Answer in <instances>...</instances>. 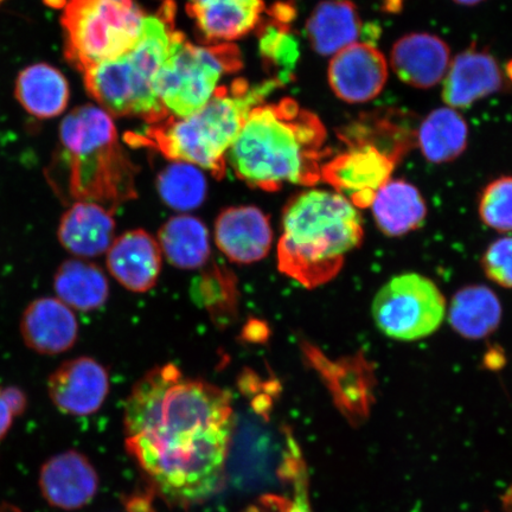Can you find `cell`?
<instances>
[{"mask_svg": "<svg viewBox=\"0 0 512 512\" xmlns=\"http://www.w3.org/2000/svg\"><path fill=\"white\" fill-rule=\"evenodd\" d=\"M272 241L270 219L259 208H228L215 222L216 245L236 264L249 265L264 259Z\"/></svg>", "mask_w": 512, "mask_h": 512, "instance_id": "cell-14", "label": "cell"}, {"mask_svg": "<svg viewBox=\"0 0 512 512\" xmlns=\"http://www.w3.org/2000/svg\"><path fill=\"white\" fill-rule=\"evenodd\" d=\"M162 249L145 230L119 236L107 251L108 271L127 290L143 293L156 285L162 271Z\"/></svg>", "mask_w": 512, "mask_h": 512, "instance_id": "cell-18", "label": "cell"}, {"mask_svg": "<svg viewBox=\"0 0 512 512\" xmlns=\"http://www.w3.org/2000/svg\"><path fill=\"white\" fill-rule=\"evenodd\" d=\"M15 418L16 416L10 405L9 389L0 386V440L8 435Z\"/></svg>", "mask_w": 512, "mask_h": 512, "instance_id": "cell-33", "label": "cell"}, {"mask_svg": "<svg viewBox=\"0 0 512 512\" xmlns=\"http://www.w3.org/2000/svg\"><path fill=\"white\" fill-rule=\"evenodd\" d=\"M175 12L174 0H165L157 14L145 17L136 47L83 73L87 92L106 113L150 125L169 118L158 99L156 79L176 31Z\"/></svg>", "mask_w": 512, "mask_h": 512, "instance_id": "cell-6", "label": "cell"}, {"mask_svg": "<svg viewBox=\"0 0 512 512\" xmlns=\"http://www.w3.org/2000/svg\"><path fill=\"white\" fill-rule=\"evenodd\" d=\"M293 14L292 6L279 4L274 11L275 22L268 24L261 34V54L274 67L277 73L275 80L280 85L292 78L299 57L298 43L288 28Z\"/></svg>", "mask_w": 512, "mask_h": 512, "instance_id": "cell-28", "label": "cell"}, {"mask_svg": "<svg viewBox=\"0 0 512 512\" xmlns=\"http://www.w3.org/2000/svg\"><path fill=\"white\" fill-rule=\"evenodd\" d=\"M38 485L50 507L75 511L85 508L98 494L99 476L82 453L67 451L43 464Z\"/></svg>", "mask_w": 512, "mask_h": 512, "instance_id": "cell-13", "label": "cell"}, {"mask_svg": "<svg viewBox=\"0 0 512 512\" xmlns=\"http://www.w3.org/2000/svg\"><path fill=\"white\" fill-rule=\"evenodd\" d=\"M51 8L59 9L66 6V0H44Z\"/></svg>", "mask_w": 512, "mask_h": 512, "instance_id": "cell-35", "label": "cell"}, {"mask_svg": "<svg viewBox=\"0 0 512 512\" xmlns=\"http://www.w3.org/2000/svg\"><path fill=\"white\" fill-rule=\"evenodd\" d=\"M370 207L377 226L388 236H402L421 226L427 207L420 191L401 179H390L376 192Z\"/></svg>", "mask_w": 512, "mask_h": 512, "instance_id": "cell-22", "label": "cell"}, {"mask_svg": "<svg viewBox=\"0 0 512 512\" xmlns=\"http://www.w3.org/2000/svg\"><path fill=\"white\" fill-rule=\"evenodd\" d=\"M16 96L25 111L37 118L50 119L66 111L69 86L60 70L38 63L19 74Z\"/></svg>", "mask_w": 512, "mask_h": 512, "instance_id": "cell-23", "label": "cell"}, {"mask_svg": "<svg viewBox=\"0 0 512 512\" xmlns=\"http://www.w3.org/2000/svg\"><path fill=\"white\" fill-rule=\"evenodd\" d=\"M502 306L494 292L485 286H467L453 297L448 320L465 338L488 337L501 323Z\"/></svg>", "mask_w": 512, "mask_h": 512, "instance_id": "cell-25", "label": "cell"}, {"mask_svg": "<svg viewBox=\"0 0 512 512\" xmlns=\"http://www.w3.org/2000/svg\"><path fill=\"white\" fill-rule=\"evenodd\" d=\"M371 315L384 335L413 342L440 328L446 316V300L431 279L405 273L382 286L371 306Z\"/></svg>", "mask_w": 512, "mask_h": 512, "instance_id": "cell-9", "label": "cell"}, {"mask_svg": "<svg viewBox=\"0 0 512 512\" xmlns=\"http://www.w3.org/2000/svg\"><path fill=\"white\" fill-rule=\"evenodd\" d=\"M479 214L486 226L512 232V177L499 178L486 187L480 198Z\"/></svg>", "mask_w": 512, "mask_h": 512, "instance_id": "cell-31", "label": "cell"}, {"mask_svg": "<svg viewBox=\"0 0 512 512\" xmlns=\"http://www.w3.org/2000/svg\"><path fill=\"white\" fill-rule=\"evenodd\" d=\"M326 130L296 101L253 108L227 153L236 177L249 187L278 191L286 184L313 187L322 179Z\"/></svg>", "mask_w": 512, "mask_h": 512, "instance_id": "cell-2", "label": "cell"}, {"mask_svg": "<svg viewBox=\"0 0 512 512\" xmlns=\"http://www.w3.org/2000/svg\"><path fill=\"white\" fill-rule=\"evenodd\" d=\"M240 67L239 50L232 44L198 47L176 30L156 79L160 104L171 118L189 117L213 98L224 74Z\"/></svg>", "mask_w": 512, "mask_h": 512, "instance_id": "cell-8", "label": "cell"}, {"mask_svg": "<svg viewBox=\"0 0 512 512\" xmlns=\"http://www.w3.org/2000/svg\"><path fill=\"white\" fill-rule=\"evenodd\" d=\"M188 14L209 42L238 40L258 25L262 0H188Z\"/></svg>", "mask_w": 512, "mask_h": 512, "instance_id": "cell-20", "label": "cell"}, {"mask_svg": "<svg viewBox=\"0 0 512 512\" xmlns=\"http://www.w3.org/2000/svg\"><path fill=\"white\" fill-rule=\"evenodd\" d=\"M113 214L98 203L70 204L61 217L57 239L67 252L82 259L105 254L115 240Z\"/></svg>", "mask_w": 512, "mask_h": 512, "instance_id": "cell-19", "label": "cell"}, {"mask_svg": "<svg viewBox=\"0 0 512 512\" xmlns=\"http://www.w3.org/2000/svg\"><path fill=\"white\" fill-rule=\"evenodd\" d=\"M503 503L505 509H507L508 512H512V486L507 492V494H505L503 498Z\"/></svg>", "mask_w": 512, "mask_h": 512, "instance_id": "cell-34", "label": "cell"}, {"mask_svg": "<svg viewBox=\"0 0 512 512\" xmlns=\"http://www.w3.org/2000/svg\"><path fill=\"white\" fill-rule=\"evenodd\" d=\"M328 78L337 98L347 104H366L386 86L388 62L370 43L356 42L332 56Z\"/></svg>", "mask_w": 512, "mask_h": 512, "instance_id": "cell-11", "label": "cell"}, {"mask_svg": "<svg viewBox=\"0 0 512 512\" xmlns=\"http://www.w3.org/2000/svg\"><path fill=\"white\" fill-rule=\"evenodd\" d=\"M158 243L170 264L182 270H197L209 259L208 229L196 217H172L160 228Z\"/></svg>", "mask_w": 512, "mask_h": 512, "instance_id": "cell-26", "label": "cell"}, {"mask_svg": "<svg viewBox=\"0 0 512 512\" xmlns=\"http://www.w3.org/2000/svg\"><path fill=\"white\" fill-rule=\"evenodd\" d=\"M145 15L134 0H69L61 23L67 61L86 73L137 46Z\"/></svg>", "mask_w": 512, "mask_h": 512, "instance_id": "cell-7", "label": "cell"}, {"mask_svg": "<svg viewBox=\"0 0 512 512\" xmlns=\"http://www.w3.org/2000/svg\"><path fill=\"white\" fill-rule=\"evenodd\" d=\"M157 188L165 204L172 209L194 210L206 201L207 181L198 166L174 162L157 179Z\"/></svg>", "mask_w": 512, "mask_h": 512, "instance_id": "cell-29", "label": "cell"}, {"mask_svg": "<svg viewBox=\"0 0 512 512\" xmlns=\"http://www.w3.org/2000/svg\"><path fill=\"white\" fill-rule=\"evenodd\" d=\"M361 31L360 12L351 0H325L306 24L312 48L323 56H334L358 42Z\"/></svg>", "mask_w": 512, "mask_h": 512, "instance_id": "cell-21", "label": "cell"}, {"mask_svg": "<svg viewBox=\"0 0 512 512\" xmlns=\"http://www.w3.org/2000/svg\"><path fill=\"white\" fill-rule=\"evenodd\" d=\"M110 392L107 370L91 357H78L61 364L48 380L51 402L60 412L88 416L99 411Z\"/></svg>", "mask_w": 512, "mask_h": 512, "instance_id": "cell-12", "label": "cell"}, {"mask_svg": "<svg viewBox=\"0 0 512 512\" xmlns=\"http://www.w3.org/2000/svg\"><path fill=\"white\" fill-rule=\"evenodd\" d=\"M483 267L494 283L512 288V238L492 243L484 255Z\"/></svg>", "mask_w": 512, "mask_h": 512, "instance_id": "cell-32", "label": "cell"}, {"mask_svg": "<svg viewBox=\"0 0 512 512\" xmlns=\"http://www.w3.org/2000/svg\"><path fill=\"white\" fill-rule=\"evenodd\" d=\"M19 330L30 350L55 356L74 347L79 324L73 310L59 298L43 297L35 299L24 310Z\"/></svg>", "mask_w": 512, "mask_h": 512, "instance_id": "cell-15", "label": "cell"}, {"mask_svg": "<svg viewBox=\"0 0 512 512\" xmlns=\"http://www.w3.org/2000/svg\"><path fill=\"white\" fill-rule=\"evenodd\" d=\"M124 426L128 453L166 501L190 505L220 489L234 432L227 390L165 364L134 384Z\"/></svg>", "mask_w": 512, "mask_h": 512, "instance_id": "cell-1", "label": "cell"}, {"mask_svg": "<svg viewBox=\"0 0 512 512\" xmlns=\"http://www.w3.org/2000/svg\"><path fill=\"white\" fill-rule=\"evenodd\" d=\"M44 175L64 206L93 202L115 210L138 196L137 166L119 143L111 115L92 105L63 119Z\"/></svg>", "mask_w": 512, "mask_h": 512, "instance_id": "cell-3", "label": "cell"}, {"mask_svg": "<svg viewBox=\"0 0 512 512\" xmlns=\"http://www.w3.org/2000/svg\"><path fill=\"white\" fill-rule=\"evenodd\" d=\"M396 160L375 145L349 144L348 151L324 163L322 179L356 208H367L376 192L390 181Z\"/></svg>", "mask_w": 512, "mask_h": 512, "instance_id": "cell-10", "label": "cell"}, {"mask_svg": "<svg viewBox=\"0 0 512 512\" xmlns=\"http://www.w3.org/2000/svg\"><path fill=\"white\" fill-rule=\"evenodd\" d=\"M503 72L489 51L475 46L451 61L443 80V99L454 110L469 107L503 88Z\"/></svg>", "mask_w": 512, "mask_h": 512, "instance_id": "cell-16", "label": "cell"}, {"mask_svg": "<svg viewBox=\"0 0 512 512\" xmlns=\"http://www.w3.org/2000/svg\"><path fill=\"white\" fill-rule=\"evenodd\" d=\"M285 475L292 480L293 498L266 496L247 512H313L309 499V478L296 440L287 438Z\"/></svg>", "mask_w": 512, "mask_h": 512, "instance_id": "cell-30", "label": "cell"}, {"mask_svg": "<svg viewBox=\"0 0 512 512\" xmlns=\"http://www.w3.org/2000/svg\"><path fill=\"white\" fill-rule=\"evenodd\" d=\"M362 240V219L348 198L336 191L300 192L284 209L279 271L313 290L337 277Z\"/></svg>", "mask_w": 512, "mask_h": 512, "instance_id": "cell-4", "label": "cell"}, {"mask_svg": "<svg viewBox=\"0 0 512 512\" xmlns=\"http://www.w3.org/2000/svg\"><path fill=\"white\" fill-rule=\"evenodd\" d=\"M453 2H456L460 5L472 6L482 3L483 0H453Z\"/></svg>", "mask_w": 512, "mask_h": 512, "instance_id": "cell-36", "label": "cell"}, {"mask_svg": "<svg viewBox=\"0 0 512 512\" xmlns=\"http://www.w3.org/2000/svg\"><path fill=\"white\" fill-rule=\"evenodd\" d=\"M57 298L72 310H98L110 294L108 280L101 268L82 259L63 261L54 277Z\"/></svg>", "mask_w": 512, "mask_h": 512, "instance_id": "cell-24", "label": "cell"}, {"mask_svg": "<svg viewBox=\"0 0 512 512\" xmlns=\"http://www.w3.org/2000/svg\"><path fill=\"white\" fill-rule=\"evenodd\" d=\"M0 2H2V0H0Z\"/></svg>", "mask_w": 512, "mask_h": 512, "instance_id": "cell-37", "label": "cell"}, {"mask_svg": "<svg viewBox=\"0 0 512 512\" xmlns=\"http://www.w3.org/2000/svg\"><path fill=\"white\" fill-rule=\"evenodd\" d=\"M278 86L277 80L255 86L236 80L229 88L217 89L200 111L185 118L169 117L150 125L144 132L127 134V143L152 147L174 162L196 165L221 179L227 170V153L248 114L264 104Z\"/></svg>", "mask_w": 512, "mask_h": 512, "instance_id": "cell-5", "label": "cell"}, {"mask_svg": "<svg viewBox=\"0 0 512 512\" xmlns=\"http://www.w3.org/2000/svg\"><path fill=\"white\" fill-rule=\"evenodd\" d=\"M467 136L469 130L462 115L452 107H443L422 120L416 142L428 162L446 163L462 155Z\"/></svg>", "mask_w": 512, "mask_h": 512, "instance_id": "cell-27", "label": "cell"}, {"mask_svg": "<svg viewBox=\"0 0 512 512\" xmlns=\"http://www.w3.org/2000/svg\"><path fill=\"white\" fill-rule=\"evenodd\" d=\"M451 50L440 37L413 32L396 41L390 66L406 85L427 89L444 80L451 63Z\"/></svg>", "mask_w": 512, "mask_h": 512, "instance_id": "cell-17", "label": "cell"}]
</instances>
